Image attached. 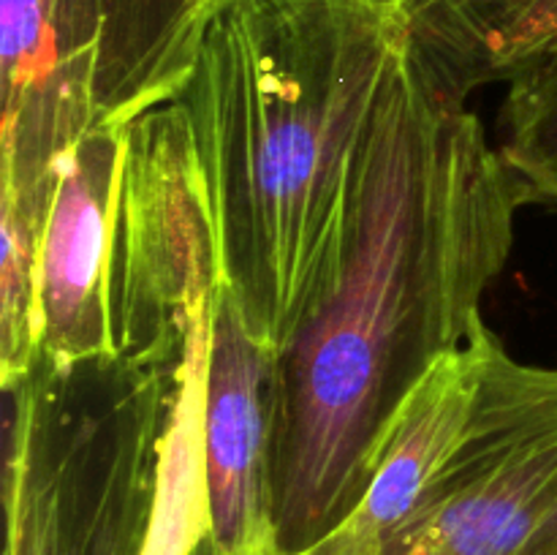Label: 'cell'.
Here are the masks:
<instances>
[{"label":"cell","instance_id":"1","mask_svg":"<svg viewBox=\"0 0 557 555\" xmlns=\"http://www.w3.org/2000/svg\"><path fill=\"white\" fill-rule=\"evenodd\" d=\"M531 201L468 92L413 41L384 92L341 281L281 354L277 553L302 555L357 509L397 408L482 321Z\"/></svg>","mask_w":557,"mask_h":555},{"label":"cell","instance_id":"2","mask_svg":"<svg viewBox=\"0 0 557 555\" xmlns=\"http://www.w3.org/2000/svg\"><path fill=\"white\" fill-rule=\"evenodd\" d=\"M413 44L392 0H226L183 90L218 286L286 351L335 292L384 92Z\"/></svg>","mask_w":557,"mask_h":555},{"label":"cell","instance_id":"3","mask_svg":"<svg viewBox=\"0 0 557 555\" xmlns=\"http://www.w3.org/2000/svg\"><path fill=\"white\" fill-rule=\"evenodd\" d=\"M183 365L38 357L3 386L5 555L141 553Z\"/></svg>","mask_w":557,"mask_h":555},{"label":"cell","instance_id":"4","mask_svg":"<svg viewBox=\"0 0 557 555\" xmlns=\"http://www.w3.org/2000/svg\"><path fill=\"white\" fill-rule=\"evenodd\" d=\"M207 20V0H0V221L41 239L76 141L177 101Z\"/></svg>","mask_w":557,"mask_h":555},{"label":"cell","instance_id":"5","mask_svg":"<svg viewBox=\"0 0 557 555\" xmlns=\"http://www.w3.org/2000/svg\"><path fill=\"white\" fill-rule=\"evenodd\" d=\"M218 286L215 232L183 101L123 128L109 254L112 354L177 370Z\"/></svg>","mask_w":557,"mask_h":555},{"label":"cell","instance_id":"6","mask_svg":"<svg viewBox=\"0 0 557 555\" xmlns=\"http://www.w3.org/2000/svg\"><path fill=\"white\" fill-rule=\"evenodd\" d=\"M557 509V368L495 335L471 424L384 555H525Z\"/></svg>","mask_w":557,"mask_h":555},{"label":"cell","instance_id":"7","mask_svg":"<svg viewBox=\"0 0 557 555\" xmlns=\"http://www.w3.org/2000/svg\"><path fill=\"white\" fill-rule=\"evenodd\" d=\"M281 351L250 335L226 286L210 299L205 468L212 555H281L275 526Z\"/></svg>","mask_w":557,"mask_h":555},{"label":"cell","instance_id":"8","mask_svg":"<svg viewBox=\"0 0 557 555\" xmlns=\"http://www.w3.org/2000/svg\"><path fill=\"white\" fill-rule=\"evenodd\" d=\"M123 128L87 131L65 161L38 248V357L54 365L112 354L109 254Z\"/></svg>","mask_w":557,"mask_h":555},{"label":"cell","instance_id":"9","mask_svg":"<svg viewBox=\"0 0 557 555\" xmlns=\"http://www.w3.org/2000/svg\"><path fill=\"white\" fill-rule=\"evenodd\" d=\"M495 332L484 321L441 357L386 428L373 479L357 509L302 555H384L460 446L482 386Z\"/></svg>","mask_w":557,"mask_h":555},{"label":"cell","instance_id":"10","mask_svg":"<svg viewBox=\"0 0 557 555\" xmlns=\"http://www.w3.org/2000/svg\"><path fill=\"white\" fill-rule=\"evenodd\" d=\"M210 310L196 326L180 370L177 397L163 444L161 484L139 555H199L210 539V495L205 468V381Z\"/></svg>","mask_w":557,"mask_h":555},{"label":"cell","instance_id":"11","mask_svg":"<svg viewBox=\"0 0 557 555\" xmlns=\"http://www.w3.org/2000/svg\"><path fill=\"white\" fill-rule=\"evenodd\" d=\"M500 152L533 201L557 207V38L506 76Z\"/></svg>","mask_w":557,"mask_h":555},{"label":"cell","instance_id":"12","mask_svg":"<svg viewBox=\"0 0 557 555\" xmlns=\"http://www.w3.org/2000/svg\"><path fill=\"white\" fill-rule=\"evenodd\" d=\"M525 555H557V509L555 515L544 522V528L539 531V536L533 539L531 547L525 550Z\"/></svg>","mask_w":557,"mask_h":555},{"label":"cell","instance_id":"13","mask_svg":"<svg viewBox=\"0 0 557 555\" xmlns=\"http://www.w3.org/2000/svg\"><path fill=\"white\" fill-rule=\"evenodd\" d=\"M223 3H226V0H207V5H210V14L218 9V5H223Z\"/></svg>","mask_w":557,"mask_h":555},{"label":"cell","instance_id":"14","mask_svg":"<svg viewBox=\"0 0 557 555\" xmlns=\"http://www.w3.org/2000/svg\"><path fill=\"white\" fill-rule=\"evenodd\" d=\"M199 555H212V547H210V539H207V542H205V547H201V550H199Z\"/></svg>","mask_w":557,"mask_h":555}]
</instances>
